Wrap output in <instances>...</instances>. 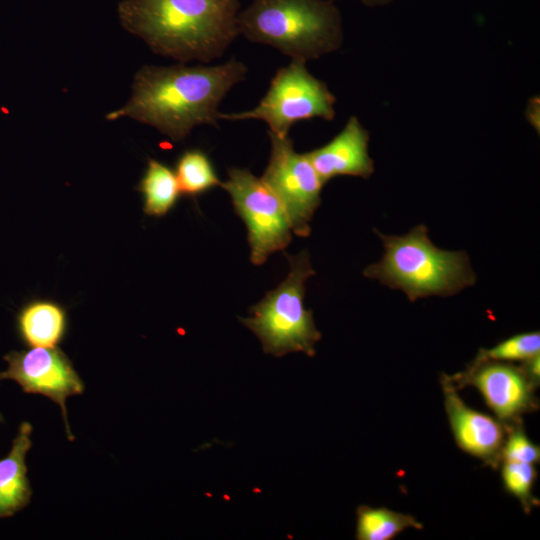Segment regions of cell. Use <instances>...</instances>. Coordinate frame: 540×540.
Listing matches in <instances>:
<instances>
[{
	"instance_id": "cell-1",
	"label": "cell",
	"mask_w": 540,
	"mask_h": 540,
	"mask_svg": "<svg viewBox=\"0 0 540 540\" xmlns=\"http://www.w3.org/2000/svg\"><path fill=\"white\" fill-rule=\"evenodd\" d=\"M237 59L212 66H142L134 75L128 101L106 119L130 118L154 127L172 141H183L198 126H218V108L247 75Z\"/></svg>"
},
{
	"instance_id": "cell-2",
	"label": "cell",
	"mask_w": 540,
	"mask_h": 540,
	"mask_svg": "<svg viewBox=\"0 0 540 540\" xmlns=\"http://www.w3.org/2000/svg\"><path fill=\"white\" fill-rule=\"evenodd\" d=\"M240 0H123V28L161 56L185 63L220 58L240 35Z\"/></svg>"
},
{
	"instance_id": "cell-3",
	"label": "cell",
	"mask_w": 540,
	"mask_h": 540,
	"mask_svg": "<svg viewBox=\"0 0 540 540\" xmlns=\"http://www.w3.org/2000/svg\"><path fill=\"white\" fill-rule=\"evenodd\" d=\"M240 35L307 62L337 51L342 16L331 0H252L238 14Z\"/></svg>"
},
{
	"instance_id": "cell-4",
	"label": "cell",
	"mask_w": 540,
	"mask_h": 540,
	"mask_svg": "<svg viewBox=\"0 0 540 540\" xmlns=\"http://www.w3.org/2000/svg\"><path fill=\"white\" fill-rule=\"evenodd\" d=\"M375 232L383 242L384 254L379 262L366 267L363 274L403 291L411 301L453 295L475 283L468 256L436 247L428 237L426 226L418 225L402 236Z\"/></svg>"
},
{
	"instance_id": "cell-5",
	"label": "cell",
	"mask_w": 540,
	"mask_h": 540,
	"mask_svg": "<svg viewBox=\"0 0 540 540\" xmlns=\"http://www.w3.org/2000/svg\"><path fill=\"white\" fill-rule=\"evenodd\" d=\"M289 262L286 278L249 309L250 316L240 322L260 340L263 351L281 357L303 352L312 357L321 339L313 313L304 307L305 283L315 274L306 250L285 254Z\"/></svg>"
},
{
	"instance_id": "cell-6",
	"label": "cell",
	"mask_w": 540,
	"mask_h": 540,
	"mask_svg": "<svg viewBox=\"0 0 540 540\" xmlns=\"http://www.w3.org/2000/svg\"><path fill=\"white\" fill-rule=\"evenodd\" d=\"M335 103L336 97L327 84L308 71L306 62L291 60L276 71L266 94L254 108L220 113V120H261L268 125L270 132L287 136L298 121L312 118L333 120Z\"/></svg>"
},
{
	"instance_id": "cell-7",
	"label": "cell",
	"mask_w": 540,
	"mask_h": 540,
	"mask_svg": "<svg viewBox=\"0 0 540 540\" xmlns=\"http://www.w3.org/2000/svg\"><path fill=\"white\" fill-rule=\"evenodd\" d=\"M220 187L230 195L235 212L246 225L254 265L264 264L289 245L293 232L288 214L261 178L248 169L232 167Z\"/></svg>"
},
{
	"instance_id": "cell-8",
	"label": "cell",
	"mask_w": 540,
	"mask_h": 540,
	"mask_svg": "<svg viewBox=\"0 0 540 540\" xmlns=\"http://www.w3.org/2000/svg\"><path fill=\"white\" fill-rule=\"evenodd\" d=\"M271 150L268 165L260 177L282 202L299 237L311 233L310 222L321 204L323 182L305 153L295 151L293 141L268 131Z\"/></svg>"
},
{
	"instance_id": "cell-9",
	"label": "cell",
	"mask_w": 540,
	"mask_h": 540,
	"mask_svg": "<svg viewBox=\"0 0 540 540\" xmlns=\"http://www.w3.org/2000/svg\"><path fill=\"white\" fill-rule=\"evenodd\" d=\"M4 360L8 366L0 371V381L13 380L25 393L41 394L58 404L68 439L72 441L66 400L82 394L85 387L68 356L58 347H32L10 351Z\"/></svg>"
},
{
	"instance_id": "cell-10",
	"label": "cell",
	"mask_w": 540,
	"mask_h": 540,
	"mask_svg": "<svg viewBox=\"0 0 540 540\" xmlns=\"http://www.w3.org/2000/svg\"><path fill=\"white\" fill-rule=\"evenodd\" d=\"M453 384H470L481 393L487 406L502 423L520 421V416L536 408V384L523 367L505 362H474L467 372L449 377Z\"/></svg>"
},
{
	"instance_id": "cell-11",
	"label": "cell",
	"mask_w": 540,
	"mask_h": 540,
	"mask_svg": "<svg viewBox=\"0 0 540 540\" xmlns=\"http://www.w3.org/2000/svg\"><path fill=\"white\" fill-rule=\"evenodd\" d=\"M441 383L445 410L457 445L485 464L497 466L507 425L467 406L448 376H443Z\"/></svg>"
},
{
	"instance_id": "cell-12",
	"label": "cell",
	"mask_w": 540,
	"mask_h": 540,
	"mask_svg": "<svg viewBox=\"0 0 540 540\" xmlns=\"http://www.w3.org/2000/svg\"><path fill=\"white\" fill-rule=\"evenodd\" d=\"M369 132L356 116L328 143L306 154L323 184L338 176L369 178L374 162L369 155Z\"/></svg>"
},
{
	"instance_id": "cell-13",
	"label": "cell",
	"mask_w": 540,
	"mask_h": 540,
	"mask_svg": "<svg viewBox=\"0 0 540 540\" xmlns=\"http://www.w3.org/2000/svg\"><path fill=\"white\" fill-rule=\"evenodd\" d=\"M31 432V424L23 422L9 453L0 459V519L13 516L31 500L32 489L25 462L32 446Z\"/></svg>"
},
{
	"instance_id": "cell-14",
	"label": "cell",
	"mask_w": 540,
	"mask_h": 540,
	"mask_svg": "<svg viewBox=\"0 0 540 540\" xmlns=\"http://www.w3.org/2000/svg\"><path fill=\"white\" fill-rule=\"evenodd\" d=\"M15 327L19 339L29 347H57L67 332V311L56 301L33 299L19 309Z\"/></svg>"
},
{
	"instance_id": "cell-15",
	"label": "cell",
	"mask_w": 540,
	"mask_h": 540,
	"mask_svg": "<svg viewBox=\"0 0 540 540\" xmlns=\"http://www.w3.org/2000/svg\"><path fill=\"white\" fill-rule=\"evenodd\" d=\"M137 190L143 197V212L153 217L165 216L181 193L175 172L155 159L148 160Z\"/></svg>"
},
{
	"instance_id": "cell-16",
	"label": "cell",
	"mask_w": 540,
	"mask_h": 540,
	"mask_svg": "<svg viewBox=\"0 0 540 540\" xmlns=\"http://www.w3.org/2000/svg\"><path fill=\"white\" fill-rule=\"evenodd\" d=\"M407 528L422 529L423 525L411 515L385 507L357 509L356 539L391 540Z\"/></svg>"
},
{
	"instance_id": "cell-17",
	"label": "cell",
	"mask_w": 540,
	"mask_h": 540,
	"mask_svg": "<svg viewBox=\"0 0 540 540\" xmlns=\"http://www.w3.org/2000/svg\"><path fill=\"white\" fill-rule=\"evenodd\" d=\"M175 175L180 192L192 197L221 183L209 157L200 149L187 150L178 158Z\"/></svg>"
},
{
	"instance_id": "cell-18",
	"label": "cell",
	"mask_w": 540,
	"mask_h": 540,
	"mask_svg": "<svg viewBox=\"0 0 540 540\" xmlns=\"http://www.w3.org/2000/svg\"><path fill=\"white\" fill-rule=\"evenodd\" d=\"M539 353V332H526L511 336L492 348L481 349L474 362H525L539 355Z\"/></svg>"
},
{
	"instance_id": "cell-19",
	"label": "cell",
	"mask_w": 540,
	"mask_h": 540,
	"mask_svg": "<svg viewBox=\"0 0 540 540\" xmlns=\"http://www.w3.org/2000/svg\"><path fill=\"white\" fill-rule=\"evenodd\" d=\"M502 480L505 489L529 512L536 504L532 488L536 480V470L532 464L503 461Z\"/></svg>"
},
{
	"instance_id": "cell-20",
	"label": "cell",
	"mask_w": 540,
	"mask_h": 540,
	"mask_svg": "<svg viewBox=\"0 0 540 540\" xmlns=\"http://www.w3.org/2000/svg\"><path fill=\"white\" fill-rule=\"evenodd\" d=\"M507 425L508 430L501 450V460L534 465L539 462L540 449L524 432L520 421Z\"/></svg>"
},
{
	"instance_id": "cell-21",
	"label": "cell",
	"mask_w": 540,
	"mask_h": 540,
	"mask_svg": "<svg viewBox=\"0 0 540 540\" xmlns=\"http://www.w3.org/2000/svg\"><path fill=\"white\" fill-rule=\"evenodd\" d=\"M333 2L338 0H331ZM362 4L368 7H379V6H386L390 3H392L394 0H359Z\"/></svg>"
}]
</instances>
